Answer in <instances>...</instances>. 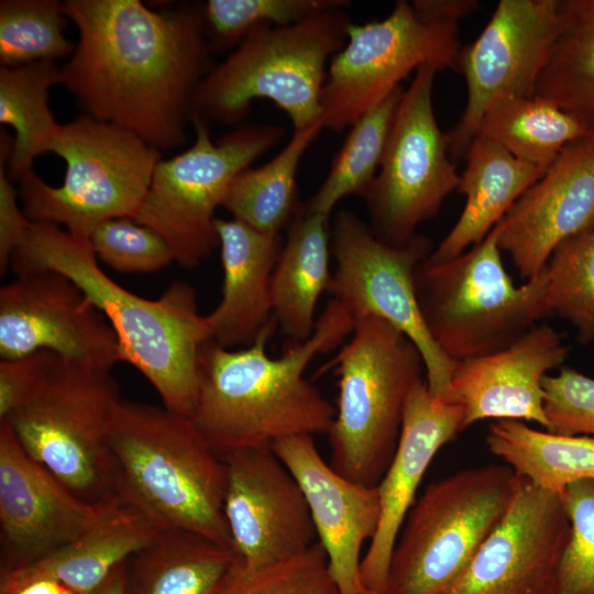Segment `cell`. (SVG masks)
<instances>
[{
    "mask_svg": "<svg viewBox=\"0 0 594 594\" xmlns=\"http://www.w3.org/2000/svg\"><path fill=\"white\" fill-rule=\"evenodd\" d=\"M79 41L62 69L87 116L156 147L186 139L194 95L212 68L201 9L154 11L139 0H67Z\"/></svg>",
    "mask_w": 594,
    "mask_h": 594,
    "instance_id": "cell-1",
    "label": "cell"
},
{
    "mask_svg": "<svg viewBox=\"0 0 594 594\" xmlns=\"http://www.w3.org/2000/svg\"><path fill=\"white\" fill-rule=\"evenodd\" d=\"M275 324L273 318L240 350L213 341L200 348L191 419L220 457L272 447L289 437L328 435L331 428L336 408L304 374L317 354L336 348L353 331L352 317L332 298L312 336L278 358L266 353Z\"/></svg>",
    "mask_w": 594,
    "mask_h": 594,
    "instance_id": "cell-2",
    "label": "cell"
},
{
    "mask_svg": "<svg viewBox=\"0 0 594 594\" xmlns=\"http://www.w3.org/2000/svg\"><path fill=\"white\" fill-rule=\"evenodd\" d=\"M10 266L16 275L54 271L70 278L108 319L121 362L148 380L165 408L191 417L208 336L189 284L175 282L155 300L138 296L100 268L88 239L47 222H32Z\"/></svg>",
    "mask_w": 594,
    "mask_h": 594,
    "instance_id": "cell-3",
    "label": "cell"
},
{
    "mask_svg": "<svg viewBox=\"0 0 594 594\" xmlns=\"http://www.w3.org/2000/svg\"><path fill=\"white\" fill-rule=\"evenodd\" d=\"M109 443L113 496L158 530H183L231 548L223 514L226 466L191 417L120 399Z\"/></svg>",
    "mask_w": 594,
    "mask_h": 594,
    "instance_id": "cell-4",
    "label": "cell"
},
{
    "mask_svg": "<svg viewBox=\"0 0 594 594\" xmlns=\"http://www.w3.org/2000/svg\"><path fill=\"white\" fill-rule=\"evenodd\" d=\"M351 23L343 9H332L287 26L253 30L199 84L190 116L233 124L254 100L267 99L294 130L311 125L321 119L328 67Z\"/></svg>",
    "mask_w": 594,
    "mask_h": 594,
    "instance_id": "cell-5",
    "label": "cell"
},
{
    "mask_svg": "<svg viewBox=\"0 0 594 594\" xmlns=\"http://www.w3.org/2000/svg\"><path fill=\"white\" fill-rule=\"evenodd\" d=\"M498 227L459 256L415 270L418 307L437 346L464 361L505 349L551 316L546 266L516 286L497 243Z\"/></svg>",
    "mask_w": 594,
    "mask_h": 594,
    "instance_id": "cell-6",
    "label": "cell"
},
{
    "mask_svg": "<svg viewBox=\"0 0 594 594\" xmlns=\"http://www.w3.org/2000/svg\"><path fill=\"white\" fill-rule=\"evenodd\" d=\"M352 332L333 361L339 394L329 463L355 483L376 486L395 454L406 402L425 365L415 343L384 320L361 319Z\"/></svg>",
    "mask_w": 594,
    "mask_h": 594,
    "instance_id": "cell-7",
    "label": "cell"
},
{
    "mask_svg": "<svg viewBox=\"0 0 594 594\" xmlns=\"http://www.w3.org/2000/svg\"><path fill=\"white\" fill-rule=\"evenodd\" d=\"M47 152L65 161L64 182L53 187L28 170L18 179L23 210L32 222L61 223L88 240L100 223L134 217L161 161L135 133L87 114L61 124Z\"/></svg>",
    "mask_w": 594,
    "mask_h": 594,
    "instance_id": "cell-8",
    "label": "cell"
},
{
    "mask_svg": "<svg viewBox=\"0 0 594 594\" xmlns=\"http://www.w3.org/2000/svg\"><path fill=\"white\" fill-rule=\"evenodd\" d=\"M520 481L507 464L427 486L396 540L384 594H447L504 517Z\"/></svg>",
    "mask_w": 594,
    "mask_h": 594,
    "instance_id": "cell-9",
    "label": "cell"
},
{
    "mask_svg": "<svg viewBox=\"0 0 594 594\" xmlns=\"http://www.w3.org/2000/svg\"><path fill=\"white\" fill-rule=\"evenodd\" d=\"M110 371L55 355L3 421L37 463L88 502L112 493L109 427L120 400Z\"/></svg>",
    "mask_w": 594,
    "mask_h": 594,
    "instance_id": "cell-10",
    "label": "cell"
},
{
    "mask_svg": "<svg viewBox=\"0 0 594 594\" xmlns=\"http://www.w3.org/2000/svg\"><path fill=\"white\" fill-rule=\"evenodd\" d=\"M195 142L156 165L147 193L132 218L157 232L175 261L191 268L219 245L216 210L233 179L283 138L276 124H248L213 142L208 121L191 114Z\"/></svg>",
    "mask_w": 594,
    "mask_h": 594,
    "instance_id": "cell-11",
    "label": "cell"
},
{
    "mask_svg": "<svg viewBox=\"0 0 594 594\" xmlns=\"http://www.w3.org/2000/svg\"><path fill=\"white\" fill-rule=\"evenodd\" d=\"M330 250L336 268L328 293L346 309L354 324L374 317L408 337L422 356L430 393L454 402L451 381L457 362L429 334L415 290V270L432 252V241L416 234L405 245L386 244L370 226L343 209L330 230Z\"/></svg>",
    "mask_w": 594,
    "mask_h": 594,
    "instance_id": "cell-12",
    "label": "cell"
},
{
    "mask_svg": "<svg viewBox=\"0 0 594 594\" xmlns=\"http://www.w3.org/2000/svg\"><path fill=\"white\" fill-rule=\"evenodd\" d=\"M458 24L421 20L407 0H398L382 20L351 23L327 72L321 96L324 129L341 132L352 127L422 66L458 70Z\"/></svg>",
    "mask_w": 594,
    "mask_h": 594,
    "instance_id": "cell-13",
    "label": "cell"
},
{
    "mask_svg": "<svg viewBox=\"0 0 594 594\" xmlns=\"http://www.w3.org/2000/svg\"><path fill=\"white\" fill-rule=\"evenodd\" d=\"M437 72L430 65L420 67L404 90L381 166L364 197L371 230L393 246L413 240L418 226L437 215L460 182L448 157V133L435 116Z\"/></svg>",
    "mask_w": 594,
    "mask_h": 594,
    "instance_id": "cell-14",
    "label": "cell"
},
{
    "mask_svg": "<svg viewBox=\"0 0 594 594\" xmlns=\"http://www.w3.org/2000/svg\"><path fill=\"white\" fill-rule=\"evenodd\" d=\"M561 28L560 0H501L474 42L461 48L458 70L466 103L448 133L452 161L465 156L486 110L505 97L532 98Z\"/></svg>",
    "mask_w": 594,
    "mask_h": 594,
    "instance_id": "cell-15",
    "label": "cell"
},
{
    "mask_svg": "<svg viewBox=\"0 0 594 594\" xmlns=\"http://www.w3.org/2000/svg\"><path fill=\"white\" fill-rule=\"evenodd\" d=\"M41 350L105 371L121 362L108 319L78 285L54 271L21 274L0 288L1 360Z\"/></svg>",
    "mask_w": 594,
    "mask_h": 594,
    "instance_id": "cell-16",
    "label": "cell"
},
{
    "mask_svg": "<svg viewBox=\"0 0 594 594\" xmlns=\"http://www.w3.org/2000/svg\"><path fill=\"white\" fill-rule=\"evenodd\" d=\"M121 505L116 497L92 503L76 495L0 422L1 573L50 556Z\"/></svg>",
    "mask_w": 594,
    "mask_h": 594,
    "instance_id": "cell-17",
    "label": "cell"
},
{
    "mask_svg": "<svg viewBox=\"0 0 594 594\" xmlns=\"http://www.w3.org/2000/svg\"><path fill=\"white\" fill-rule=\"evenodd\" d=\"M570 536L563 494L520 475L504 517L447 594H554Z\"/></svg>",
    "mask_w": 594,
    "mask_h": 594,
    "instance_id": "cell-18",
    "label": "cell"
},
{
    "mask_svg": "<svg viewBox=\"0 0 594 594\" xmlns=\"http://www.w3.org/2000/svg\"><path fill=\"white\" fill-rule=\"evenodd\" d=\"M227 482L223 514L231 548L248 568L292 558L317 541L305 495L271 447L221 455Z\"/></svg>",
    "mask_w": 594,
    "mask_h": 594,
    "instance_id": "cell-19",
    "label": "cell"
},
{
    "mask_svg": "<svg viewBox=\"0 0 594 594\" xmlns=\"http://www.w3.org/2000/svg\"><path fill=\"white\" fill-rule=\"evenodd\" d=\"M594 221V134L561 151L497 223V243L527 280L556 248Z\"/></svg>",
    "mask_w": 594,
    "mask_h": 594,
    "instance_id": "cell-20",
    "label": "cell"
},
{
    "mask_svg": "<svg viewBox=\"0 0 594 594\" xmlns=\"http://www.w3.org/2000/svg\"><path fill=\"white\" fill-rule=\"evenodd\" d=\"M271 448L305 495L338 593L361 594V551L381 518L377 487L339 474L320 455L311 436L280 439Z\"/></svg>",
    "mask_w": 594,
    "mask_h": 594,
    "instance_id": "cell-21",
    "label": "cell"
},
{
    "mask_svg": "<svg viewBox=\"0 0 594 594\" xmlns=\"http://www.w3.org/2000/svg\"><path fill=\"white\" fill-rule=\"evenodd\" d=\"M463 419L462 405L433 396L426 378L410 391L395 454L376 485L381 518L361 561L364 588L384 594L392 553L418 486L436 453L463 430Z\"/></svg>",
    "mask_w": 594,
    "mask_h": 594,
    "instance_id": "cell-22",
    "label": "cell"
},
{
    "mask_svg": "<svg viewBox=\"0 0 594 594\" xmlns=\"http://www.w3.org/2000/svg\"><path fill=\"white\" fill-rule=\"evenodd\" d=\"M566 355L559 333L541 323L505 349L458 361L451 392L464 410L463 430L486 419L536 421L547 429L542 380Z\"/></svg>",
    "mask_w": 594,
    "mask_h": 594,
    "instance_id": "cell-23",
    "label": "cell"
},
{
    "mask_svg": "<svg viewBox=\"0 0 594 594\" xmlns=\"http://www.w3.org/2000/svg\"><path fill=\"white\" fill-rule=\"evenodd\" d=\"M223 283L221 300L205 316L208 341L221 346L251 343L274 318L271 279L280 234L255 230L237 219L216 221Z\"/></svg>",
    "mask_w": 594,
    "mask_h": 594,
    "instance_id": "cell-24",
    "label": "cell"
},
{
    "mask_svg": "<svg viewBox=\"0 0 594 594\" xmlns=\"http://www.w3.org/2000/svg\"><path fill=\"white\" fill-rule=\"evenodd\" d=\"M466 165L457 188L464 195L463 210L427 261H450L480 243L518 198L544 173L522 162L501 145L477 135L465 153Z\"/></svg>",
    "mask_w": 594,
    "mask_h": 594,
    "instance_id": "cell-25",
    "label": "cell"
},
{
    "mask_svg": "<svg viewBox=\"0 0 594 594\" xmlns=\"http://www.w3.org/2000/svg\"><path fill=\"white\" fill-rule=\"evenodd\" d=\"M160 531L140 513L121 505L50 556L1 573L0 594H9L38 579L56 580L75 594H94L118 565L148 544Z\"/></svg>",
    "mask_w": 594,
    "mask_h": 594,
    "instance_id": "cell-26",
    "label": "cell"
},
{
    "mask_svg": "<svg viewBox=\"0 0 594 594\" xmlns=\"http://www.w3.org/2000/svg\"><path fill=\"white\" fill-rule=\"evenodd\" d=\"M328 220L305 211L300 205L272 274L273 317L295 342L312 336L319 297L331 283Z\"/></svg>",
    "mask_w": 594,
    "mask_h": 594,
    "instance_id": "cell-27",
    "label": "cell"
},
{
    "mask_svg": "<svg viewBox=\"0 0 594 594\" xmlns=\"http://www.w3.org/2000/svg\"><path fill=\"white\" fill-rule=\"evenodd\" d=\"M235 561L200 535L161 530L127 561L124 594H218Z\"/></svg>",
    "mask_w": 594,
    "mask_h": 594,
    "instance_id": "cell-28",
    "label": "cell"
},
{
    "mask_svg": "<svg viewBox=\"0 0 594 594\" xmlns=\"http://www.w3.org/2000/svg\"><path fill=\"white\" fill-rule=\"evenodd\" d=\"M488 450L531 483L558 493L594 480V437L540 431L520 420H496L485 438Z\"/></svg>",
    "mask_w": 594,
    "mask_h": 594,
    "instance_id": "cell-29",
    "label": "cell"
},
{
    "mask_svg": "<svg viewBox=\"0 0 594 594\" xmlns=\"http://www.w3.org/2000/svg\"><path fill=\"white\" fill-rule=\"evenodd\" d=\"M324 129L322 119L294 130L286 145L267 163L241 172L223 199L233 219L264 233L279 234L288 227L301 204L297 173L310 144Z\"/></svg>",
    "mask_w": 594,
    "mask_h": 594,
    "instance_id": "cell-30",
    "label": "cell"
},
{
    "mask_svg": "<svg viewBox=\"0 0 594 594\" xmlns=\"http://www.w3.org/2000/svg\"><path fill=\"white\" fill-rule=\"evenodd\" d=\"M561 28L534 97L594 134V0H560Z\"/></svg>",
    "mask_w": 594,
    "mask_h": 594,
    "instance_id": "cell-31",
    "label": "cell"
},
{
    "mask_svg": "<svg viewBox=\"0 0 594 594\" xmlns=\"http://www.w3.org/2000/svg\"><path fill=\"white\" fill-rule=\"evenodd\" d=\"M55 62L0 67V122L14 130L7 174L18 180L32 169L36 156L47 152L57 123L48 107V90L62 84Z\"/></svg>",
    "mask_w": 594,
    "mask_h": 594,
    "instance_id": "cell-32",
    "label": "cell"
},
{
    "mask_svg": "<svg viewBox=\"0 0 594 594\" xmlns=\"http://www.w3.org/2000/svg\"><path fill=\"white\" fill-rule=\"evenodd\" d=\"M590 134L573 117L532 97H505L484 113L477 135L516 158L547 169L569 143Z\"/></svg>",
    "mask_w": 594,
    "mask_h": 594,
    "instance_id": "cell-33",
    "label": "cell"
},
{
    "mask_svg": "<svg viewBox=\"0 0 594 594\" xmlns=\"http://www.w3.org/2000/svg\"><path fill=\"white\" fill-rule=\"evenodd\" d=\"M397 88L375 108L362 116L334 155L329 172L301 208L329 218L350 195L365 197L381 166L393 119L404 94Z\"/></svg>",
    "mask_w": 594,
    "mask_h": 594,
    "instance_id": "cell-34",
    "label": "cell"
},
{
    "mask_svg": "<svg viewBox=\"0 0 594 594\" xmlns=\"http://www.w3.org/2000/svg\"><path fill=\"white\" fill-rule=\"evenodd\" d=\"M65 3L57 0H2L0 2V62L15 67L55 62L72 55L65 36Z\"/></svg>",
    "mask_w": 594,
    "mask_h": 594,
    "instance_id": "cell-35",
    "label": "cell"
},
{
    "mask_svg": "<svg viewBox=\"0 0 594 594\" xmlns=\"http://www.w3.org/2000/svg\"><path fill=\"white\" fill-rule=\"evenodd\" d=\"M551 315L570 322L581 343L594 340V221L561 242L547 265Z\"/></svg>",
    "mask_w": 594,
    "mask_h": 594,
    "instance_id": "cell-36",
    "label": "cell"
},
{
    "mask_svg": "<svg viewBox=\"0 0 594 594\" xmlns=\"http://www.w3.org/2000/svg\"><path fill=\"white\" fill-rule=\"evenodd\" d=\"M349 6L346 0H208L201 12L210 46L228 50L255 29L287 26L315 13Z\"/></svg>",
    "mask_w": 594,
    "mask_h": 594,
    "instance_id": "cell-37",
    "label": "cell"
},
{
    "mask_svg": "<svg viewBox=\"0 0 594 594\" xmlns=\"http://www.w3.org/2000/svg\"><path fill=\"white\" fill-rule=\"evenodd\" d=\"M218 594H339L319 541L286 560L248 568L239 559Z\"/></svg>",
    "mask_w": 594,
    "mask_h": 594,
    "instance_id": "cell-38",
    "label": "cell"
},
{
    "mask_svg": "<svg viewBox=\"0 0 594 594\" xmlns=\"http://www.w3.org/2000/svg\"><path fill=\"white\" fill-rule=\"evenodd\" d=\"M97 258L122 273H150L175 261L168 243L154 230L131 218L100 223L89 237Z\"/></svg>",
    "mask_w": 594,
    "mask_h": 594,
    "instance_id": "cell-39",
    "label": "cell"
},
{
    "mask_svg": "<svg viewBox=\"0 0 594 594\" xmlns=\"http://www.w3.org/2000/svg\"><path fill=\"white\" fill-rule=\"evenodd\" d=\"M562 494L571 536L558 570L554 594H594V480L571 483Z\"/></svg>",
    "mask_w": 594,
    "mask_h": 594,
    "instance_id": "cell-40",
    "label": "cell"
},
{
    "mask_svg": "<svg viewBox=\"0 0 594 594\" xmlns=\"http://www.w3.org/2000/svg\"><path fill=\"white\" fill-rule=\"evenodd\" d=\"M547 431L563 436L594 437V378L561 367L542 380Z\"/></svg>",
    "mask_w": 594,
    "mask_h": 594,
    "instance_id": "cell-41",
    "label": "cell"
},
{
    "mask_svg": "<svg viewBox=\"0 0 594 594\" xmlns=\"http://www.w3.org/2000/svg\"><path fill=\"white\" fill-rule=\"evenodd\" d=\"M13 139L4 131L0 136V272L6 273L14 252L24 241L32 221L18 204L16 190L3 168L8 164Z\"/></svg>",
    "mask_w": 594,
    "mask_h": 594,
    "instance_id": "cell-42",
    "label": "cell"
},
{
    "mask_svg": "<svg viewBox=\"0 0 594 594\" xmlns=\"http://www.w3.org/2000/svg\"><path fill=\"white\" fill-rule=\"evenodd\" d=\"M55 355L41 350L19 359L0 361V422L26 399Z\"/></svg>",
    "mask_w": 594,
    "mask_h": 594,
    "instance_id": "cell-43",
    "label": "cell"
},
{
    "mask_svg": "<svg viewBox=\"0 0 594 594\" xmlns=\"http://www.w3.org/2000/svg\"><path fill=\"white\" fill-rule=\"evenodd\" d=\"M410 4L421 20L440 24H458L480 6L476 0H413Z\"/></svg>",
    "mask_w": 594,
    "mask_h": 594,
    "instance_id": "cell-44",
    "label": "cell"
},
{
    "mask_svg": "<svg viewBox=\"0 0 594 594\" xmlns=\"http://www.w3.org/2000/svg\"><path fill=\"white\" fill-rule=\"evenodd\" d=\"M67 587L53 579L28 582L9 594H63Z\"/></svg>",
    "mask_w": 594,
    "mask_h": 594,
    "instance_id": "cell-45",
    "label": "cell"
},
{
    "mask_svg": "<svg viewBox=\"0 0 594 594\" xmlns=\"http://www.w3.org/2000/svg\"><path fill=\"white\" fill-rule=\"evenodd\" d=\"M127 561L118 565L94 594H124Z\"/></svg>",
    "mask_w": 594,
    "mask_h": 594,
    "instance_id": "cell-46",
    "label": "cell"
},
{
    "mask_svg": "<svg viewBox=\"0 0 594 594\" xmlns=\"http://www.w3.org/2000/svg\"><path fill=\"white\" fill-rule=\"evenodd\" d=\"M361 594H378V593H375V592H372V591H369V590L362 587Z\"/></svg>",
    "mask_w": 594,
    "mask_h": 594,
    "instance_id": "cell-47",
    "label": "cell"
},
{
    "mask_svg": "<svg viewBox=\"0 0 594 594\" xmlns=\"http://www.w3.org/2000/svg\"><path fill=\"white\" fill-rule=\"evenodd\" d=\"M63 594H75V593L73 591H70L69 588H66Z\"/></svg>",
    "mask_w": 594,
    "mask_h": 594,
    "instance_id": "cell-48",
    "label": "cell"
}]
</instances>
